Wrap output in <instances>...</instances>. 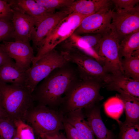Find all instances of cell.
<instances>
[{
    "mask_svg": "<svg viewBox=\"0 0 139 139\" xmlns=\"http://www.w3.org/2000/svg\"><path fill=\"white\" fill-rule=\"evenodd\" d=\"M63 115L64 119L86 139H95L92 130L85 119L82 110L68 112Z\"/></svg>",
    "mask_w": 139,
    "mask_h": 139,
    "instance_id": "20",
    "label": "cell"
},
{
    "mask_svg": "<svg viewBox=\"0 0 139 139\" xmlns=\"http://www.w3.org/2000/svg\"><path fill=\"white\" fill-rule=\"evenodd\" d=\"M13 60L0 47V67Z\"/></svg>",
    "mask_w": 139,
    "mask_h": 139,
    "instance_id": "33",
    "label": "cell"
},
{
    "mask_svg": "<svg viewBox=\"0 0 139 139\" xmlns=\"http://www.w3.org/2000/svg\"><path fill=\"white\" fill-rule=\"evenodd\" d=\"M104 86L109 90L123 92L139 99V80L128 77L122 73L109 74Z\"/></svg>",
    "mask_w": 139,
    "mask_h": 139,
    "instance_id": "14",
    "label": "cell"
},
{
    "mask_svg": "<svg viewBox=\"0 0 139 139\" xmlns=\"http://www.w3.org/2000/svg\"><path fill=\"white\" fill-rule=\"evenodd\" d=\"M64 129L67 139H86L85 137L79 132L64 118Z\"/></svg>",
    "mask_w": 139,
    "mask_h": 139,
    "instance_id": "30",
    "label": "cell"
},
{
    "mask_svg": "<svg viewBox=\"0 0 139 139\" xmlns=\"http://www.w3.org/2000/svg\"><path fill=\"white\" fill-rule=\"evenodd\" d=\"M112 10L111 27L120 41L124 36L139 30V7Z\"/></svg>",
    "mask_w": 139,
    "mask_h": 139,
    "instance_id": "9",
    "label": "cell"
},
{
    "mask_svg": "<svg viewBox=\"0 0 139 139\" xmlns=\"http://www.w3.org/2000/svg\"><path fill=\"white\" fill-rule=\"evenodd\" d=\"M120 40L111 28L102 34L95 50L104 62L103 67L109 74H124L119 53Z\"/></svg>",
    "mask_w": 139,
    "mask_h": 139,
    "instance_id": "8",
    "label": "cell"
},
{
    "mask_svg": "<svg viewBox=\"0 0 139 139\" xmlns=\"http://www.w3.org/2000/svg\"><path fill=\"white\" fill-rule=\"evenodd\" d=\"M38 4L50 10L70 7L74 0H34Z\"/></svg>",
    "mask_w": 139,
    "mask_h": 139,
    "instance_id": "26",
    "label": "cell"
},
{
    "mask_svg": "<svg viewBox=\"0 0 139 139\" xmlns=\"http://www.w3.org/2000/svg\"><path fill=\"white\" fill-rule=\"evenodd\" d=\"M60 51L68 62L75 65L81 79L96 82L102 86L108 80L109 74L94 59L74 49H63Z\"/></svg>",
    "mask_w": 139,
    "mask_h": 139,
    "instance_id": "5",
    "label": "cell"
},
{
    "mask_svg": "<svg viewBox=\"0 0 139 139\" xmlns=\"http://www.w3.org/2000/svg\"><path fill=\"white\" fill-rule=\"evenodd\" d=\"M0 107L3 108L2 103V100L1 96L0 95Z\"/></svg>",
    "mask_w": 139,
    "mask_h": 139,
    "instance_id": "38",
    "label": "cell"
},
{
    "mask_svg": "<svg viewBox=\"0 0 139 139\" xmlns=\"http://www.w3.org/2000/svg\"><path fill=\"white\" fill-rule=\"evenodd\" d=\"M14 31L12 20L6 19L0 20V42L12 38Z\"/></svg>",
    "mask_w": 139,
    "mask_h": 139,
    "instance_id": "28",
    "label": "cell"
},
{
    "mask_svg": "<svg viewBox=\"0 0 139 139\" xmlns=\"http://www.w3.org/2000/svg\"><path fill=\"white\" fill-rule=\"evenodd\" d=\"M68 62L60 51L55 48L53 49L26 71L24 86L32 93L38 84L54 70Z\"/></svg>",
    "mask_w": 139,
    "mask_h": 139,
    "instance_id": "7",
    "label": "cell"
},
{
    "mask_svg": "<svg viewBox=\"0 0 139 139\" xmlns=\"http://www.w3.org/2000/svg\"><path fill=\"white\" fill-rule=\"evenodd\" d=\"M16 132L13 121L9 119H0V139H13Z\"/></svg>",
    "mask_w": 139,
    "mask_h": 139,
    "instance_id": "25",
    "label": "cell"
},
{
    "mask_svg": "<svg viewBox=\"0 0 139 139\" xmlns=\"http://www.w3.org/2000/svg\"><path fill=\"white\" fill-rule=\"evenodd\" d=\"M47 135L50 139H67L66 136L60 132L53 134Z\"/></svg>",
    "mask_w": 139,
    "mask_h": 139,
    "instance_id": "34",
    "label": "cell"
},
{
    "mask_svg": "<svg viewBox=\"0 0 139 139\" xmlns=\"http://www.w3.org/2000/svg\"><path fill=\"white\" fill-rule=\"evenodd\" d=\"M0 95L9 119L24 121L27 112L34 104L31 93L24 86L0 82Z\"/></svg>",
    "mask_w": 139,
    "mask_h": 139,
    "instance_id": "3",
    "label": "cell"
},
{
    "mask_svg": "<svg viewBox=\"0 0 139 139\" xmlns=\"http://www.w3.org/2000/svg\"><path fill=\"white\" fill-rule=\"evenodd\" d=\"M25 72L19 68L13 60L0 67V82L24 86Z\"/></svg>",
    "mask_w": 139,
    "mask_h": 139,
    "instance_id": "17",
    "label": "cell"
},
{
    "mask_svg": "<svg viewBox=\"0 0 139 139\" xmlns=\"http://www.w3.org/2000/svg\"><path fill=\"white\" fill-rule=\"evenodd\" d=\"M16 134L21 139H35L33 128L25 122L21 120L14 121Z\"/></svg>",
    "mask_w": 139,
    "mask_h": 139,
    "instance_id": "27",
    "label": "cell"
},
{
    "mask_svg": "<svg viewBox=\"0 0 139 139\" xmlns=\"http://www.w3.org/2000/svg\"><path fill=\"white\" fill-rule=\"evenodd\" d=\"M71 64L55 69L38 84L31 93L35 104L58 110L67 92L80 79Z\"/></svg>",
    "mask_w": 139,
    "mask_h": 139,
    "instance_id": "1",
    "label": "cell"
},
{
    "mask_svg": "<svg viewBox=\"0 0 139 139\" xmlns=\"http://www.w3.org/2000/svg\"><path fill=\"white\" fill-rule=\"evenodd\" d=\"M102 86L96 82L80 79L67 92L58 111L64 115L95 105L103 99L99 92Z\"/></svg>",
    "mask_w": 139,
    "mask_h": 139,
    "instance_id": "2",
    "label": "cell"
},
{
    "mask_svg": "<svg viewBox=\"0 0 139 139\" xmlns=\"http://www.w3.org/2000/svg\"><path fill=\"white\" fill-rule=\"evenodd\" d=\"M95 105L84 109L83 113L87 123L97 139H114L112 132L106 128L102 120L100 109Z\"/></svg>",
    "mask_w": 139,
    "mask_h": 139,
    "instance_id": "16",
    "label": "cell"
},
{
    "mask_svg": "<svg viewBox=\"0 0 139 139\" xmlns=\"http://www.w3.org/2000/svg\"><path fill=\"white\" fill-rule=\"evenodd\" d=\"M75 35L76 38L79 41L89 47L93 48L95 50L102 37V34H96L83 36L76 34Z\"/></svg>",
    "mask_w": 139,
    "mask_h": 139,
    "instance_id": "29",
    "label": "cell"
},
{
    "mask_svg": "<svg viewBox=\"0 0 139 139\" xmlns=\"http://www.w3.org/2000/svg\"><path fill=\"white\" fill-rule=\"evenodd\" d=\"M0 47L21 69L26 71L31 67L35 56L29 42L4 40Z\"/></svg>",
    "mask_w": 139,
    "mask_h": 139,
    "instance_id": "11",
    "label": "cell"
},
{
    "mask_svg": "<svg viewBox=\"0 0 139 139\" xmlns=\"http://www.w3.org/2000/svg\"><path fill=\"white\" fill-rule=\"evenodd\" d=\"M112 10L107 7L85 17L74 33L102 34L111 28Z\"/></svg>",
    "mask_w": 139,
    "mask_h": 139,
    "instance_id": "10",
    "label": "cell"
},
{
    "mask_svg": "<svg viewBox=\"0 0 139 139\" xmlns=\"http://www.w3.org/2000/svg\"><path fill=\"white\" fill-rule=\"evenodd\" d=\"M111 1L115 6V8L126 10L133 8L139 2V0H112Z\"/></svg>",
    "mask_w": 139,
    "mask_h": 139,
    "instance_id": "32",
    "label": "cell"
},
{
    "mask_svg": "<svg viewBox=\"0 0 139 139\" xmlns=\"http://www.w3.org/2000/svg\"><path fill=\"white\" fill-rule=\"evenodd\" d=\"M120 139H139V124H127L119 121Z\"/></svg>",
    "mask_w": 139,
    "mask_h": 139,
    "instance_id": "24",
    "label": "cell"
},
{
    "mask_svg": "<svg viewBox=\"0 0 139 139\" xmlns=\"http://www.w3.org/2000/svg\"><path fill=\"white\" fill-rule=\"evenodd\" d=\"M139 50L131 56L121 59L122 67L124 75L134 80H139Z\"/></svg>",
    "mask_w": 139,
    "mask_h": 139,
    "instance_id": "22",
    "label": "cell"
},
{
    "mask_svg": "<svg viewBox=\"0 0 139 139\" xmlns=\"http://www.w3.org/2000/svg\"><path fill=\"white\" fill-rule=\"evenodd\" d=\"M13 10L6 0H0V20H12Z\"/></svg>",
    "mask_w": 139,
    "mask_h": 139,
    "instance_id": "31",
    "label": "cell"
},
{
    "mask_svg": "<svg viewBox=\"0 0 139 139\" xmlns=\"http://www.w3.org/2000/svg\"><path fill=\"white\" fill-rule=\"evenodd\" d=\"M11 8L13 10L12 22L14 28L12 38L15 41L30 42L32 32L37 26L36 21L18 9Z\"/></svg>",
    "mask_w": 139,
    "mask_h": 139,
    "instance_id": "13",
    "label": "cell"
},
{
    "mask_svg": "<svg viewBox=\"0 0 139 139\" xmlns=\"http://www.w3.org/2000/svg\"><path fill=\"white\" fill-rule=\"evenodd\" d=\"M116 95L123 101L126 114L125 123L139 124V99L122 91L118 92Z\"/></svg>",
    "mask_w": 139,
    "mask_h": 139,
    "instance_id": "19",
    "label": "cell"
},
{
    "mask_svg": "<svg viewBox=\"0 0 139 139\" xmlns=\"http://www.w3.org/2000/svg\"><path fill=\"white\" fill-rule=\"evenodd\" d=\"M104 107L106 114L118 122L123 113L124 106L122 101L117 96L108 99L104 103Z\"/></svg>",
    "mask_w": 139,
    "mask_h": 139,
    "instance_id": "23",
    "label": "cell"
},
{
    "mask_svg": "<svg viewBox=\"0 0 139 139\" xmlns=\"http://www.w3.org/2000/svg\"><path fill=\"white\" fill-rule=\"evenodd\" d=\"M13 139H21L16 134L15 135Z\"/></svg>",
    "mask_w": 139,
    "mask_h": 139,
    "instance_id": "37",
    "label": "cell"
},
{
    "mask_svg": "<svg viewBox=\"0 0 139 139\" xmlns=\"http://www.w3.org/2000/svg\"><path fill=\"white\" fill-rule=\"evenodd\" d=\"M9 119L3 108L0 107V119Z\"/></svg>",
    "mask_w": 139,
    "mask_h": 139,
    "instance_id": "35",
    "label": "cell"
},
{
    "mask_svg": "<svg viewBox=\"0 0 139 139\" xmlns=\"http://www.w3.org/2000/svg\"><path fill=\"white\" fill-rule=\"evenodd\" d=\"M111 2L109 0H74L68 8L72 13L88 16L103 8L109 7Z\"/></svg>",
    "mask_w": 139,
    "mask_h": 139,
    "instance_id": "18",
    "label": "cell"
},
{
    "mask_svg": "<svg viewBox=\"0 0 139 139\" xmlns=\"http://www.w3.org/2000/svg\"><path fill=\"white\" fill-rule=\"evenodd\" d=\"M63 120V115L58 110L34 103L27 112L24 121L38 136L53 134L64 129Z\"/></svg>",
    "mask_w": 139,
    "mask_h": 139,
    "instance_id": "4",
    "label": "cell"
},
{
    "mask_svg": "<svg viewBox=\"0 0 139 139\" xmlns=\"http://www.w3.org/2000/svg\"><path fill=\"white\" fill-rule=\"evenodd\" d=\"M87 16L72 12L62 20L41 42L32 64L68 38Z\"/></svg>",
    "mask_w": 139,
    "mask_h": 139,
    "instance_id": "6",
    "label": "cell"
},
{
    "mask_svg": "<svg viewBox=\"0 0 139 139\" xmlns=\"http://www.w3.org/2000/svg\"><path fill=\"white\" fill-rule=\"evenodd\" d=\"M71 13L68 7L61 9L46 17L34 28L32 33L31 40L37 51L41 42L49 33Z\"/></svg>",
    "mask_w": 139,
    "mask_h": 139,
    "instance_id": "12",
    "label": "cell"
},
{
    "mask_svg": "<svg viewBox=\"0 0 139 139\" xmlns=\"http://www.w3.org/2000/svg\"><path fill=\"white\" fill-rule=\"evenodd\" d=\"M139 50V30L123 37L120 41L119 53L121 59Z\"/></svg>",
    "mask_w": 139,
    "mask_h": 139,
    "instance_id": "21",
    "label": "cell"
},
{
    "mask_svg": "<svg viewBox=\"0 0 139 139\" xmlns=\"http://www.w3.org/2000/svg\"><path fill=\"white\" fill-rule=\"evenodd\" d=\"M38 136V139H50L47 134L41 135Z\"/></svg>",
    "mask_w": 139,
    "mask_h": 139,
    "instance_id": "36",
    "label": "cell"
},
{
    "mask_svg": "<svg viewBox=\"0 0 139 139\" xmlns=\"http://www.w3.org/2000/svg\"><path fill=\"white\" fill-rule=\"evenodd\" d=\"M6 1L11 8H16L33 19L37 27L44 19L55 12L44 7L34 0Z\"/></svg>",
    "mask_w": 139,
    "mask_h": 139,
    "instance_id": "15",
    "label": "cell"
}]
</instances>
